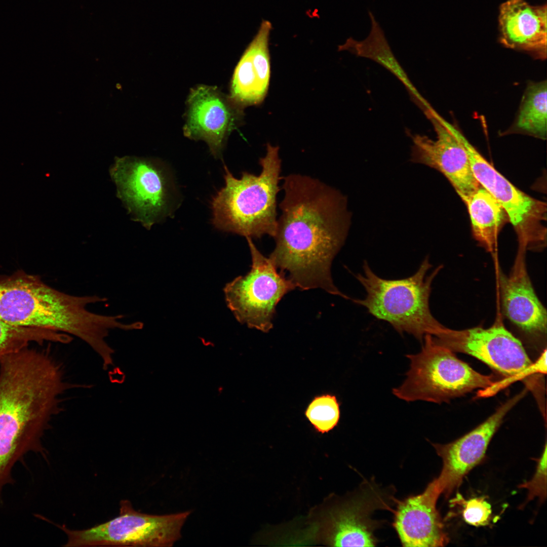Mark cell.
<instances>
[{
    "label": "cell",
    "mask_w": 547,
    "mask_h": 547,
    "mask_svg": "<svg viewBox=\"0 0 547 547\" xmlns=\"http://www.w3.org/2000/svg\"><path fill=\"white\" fill-rule=\"evenodd\" d=\"M526 250L518 248L507 276L498 269L503 313L524 333L541 336L546 333V311L537 296L527 270Z\"/></svg>",
    "instance_id": "2e32d148"
},
{
    "label": "cell",
    "mask_w": 547,
    "mask_h": 547,
    "mask_svg": "<svg viewBox=\"0 0 547 547\" xmlns=\"http://www.w3.org/2000/svg\"><path fill=\"white\" fill-rule=\"evenodd\" d=\"M368 14L371 22L368 35L362 41L352 37L338 46V51H347L357 57L371 59L388 70L403 84L412 101L423 111L431 107L429 103L420 95L393 54L385 37L384 32L370 10Z\"/></svg>",
    "instance_id": "d6986e66"
},
{
    "label": "cell",
    "mask_w": 547,
    "mask_h": 547,
    "mask_svg": "<svg viewBox=\"0 0 547 547\" xmlns=\"http://www.w3.org/2000/svg\"><path fill=\"white\" fill-rule=\"evenodd\" d=\"M463 202L469 213L475 238L487 251L493 252L506 216L504 209L481 186Z\"/></svg>",
    "instance_id": "ffe728a7"
},
{
    "label": "cell",
    "mask_w": 547,
    "mask_h": 547,
    "mask_svg": "<svg viewBox=\"0 0 547 547\" xmlns=\"http://www.w3.org/2000/svg\"><path fill=\"white\" fill-rule=\"evenodd\" d=\"M271 23L263 20L238 63L230 97L240 106L260 104L267 93L270 74L268 42Z\"/></svg>",
    "instance_id": "e0dca14e"
},
{
    "label": "cell",
    "mask_w": 547,
    "mask_h": 547,
    "mask_svg": "<svg viewBox=\"0 0 547 547\" xmlns=\"http://www.w3.org/2000/svg\"><path fill=\"white\" fill-rule=\"evenodd\" d=\"M434 337L453 352L475 357L503 376V380L491 386V392L521 380L531 392L538 406L545 405L543 376L546 372V349L533 363L520 341L499 321L488 328L478 326L455 330L446 327Z\"/></svg>",
    "instance_id": "5b68a950"
},
{
    "label": "cell",
    "mask_w": 547,
    "mask_h": 547,
    "mask_svg": "<svg viewBox=\"0 0 547 547\" xmlns=\"http://www.w3.org/2000/svg\"><path fill=\"white\" fill-rule=\"evenodd\" d=\"M546 82L530 83L527 87L517 119V128L544 138L547 127Z\"/></svg>",
    "instance_id": "44dd1931"
},
{
    "label": "cell",
    "mask_w": 547,
    "mask_h": 547,
    "mask_svg": "<svg viewBox=\"0 0 547 547\" xmlns=\"http://www.w3.org/2000/svg\"><path fill=\"white\" fill-rule=\"evenodd\" d=\"M537 465L535 473L530 481L520 484L518 487L528 490V495L525 504L535 497L542 502L546 498V445L541 457L537 459ZM524 504V505H525Z\"/></svg>",
    "instance_id": "d4e9b609"
},
{
    "label": "cell",
    "mask_w": 547,
    "mask_h": 547,
    "mask_svg": "<svg viewBox=\"0 0 547 547\" xmlns=\"http://www.w3.org/2000/svg\"><path fill=\"white\" fill-rule=\"evenodd\" d=\"M498 22L503 45L546 57V5L533 6L524 0H507L500 6Z\"/></svg>",
    "instance_id": "ac0fdd59"
},
{
    "label": "cell",
    "mask_w": 547,
    "mask_h": 547,
    "mask_svg": "<svg viewBox=\"0 0 547 547\" xmlns=\"http://www.w3.org/2000/svg\"><path fill=\"white\" fill-rule=\"evenodd\" d=\"M118 197L134 220L148 229L171 215L176 193L166 169L149 159L116 158L110 168Z\"/></svg>",
    "instance_id": "ba28073f"
},
{
    "label": "cell",
    "mask_w": 547,
    "mask_h": 547,
    "mask_svg": "<svg viewBox=\"0 0 547 547\" xmlns=\"http://www.w3.org/2000/svg\"><path fill=\"white\" fill-rule=\"evenodd\" d=\"M266 150L259 175L244 172L237 178L224 166L225 185L211 203L216 228L251 239L276 235L282 161L278 146L268 143Z\"/></svg>",
    "instance_id": "3957f363"
},
{
    "label": "cell",
    "mask_w": 547,
    "mask_h": 547,
    "mask_svg": "<svg viewBox=\"0 0 547 547\" xmlns=\"http://www.w3.org/2000/svg\"><path fill=\"white\" fill-rule=\"evenodd\" d=\"M305 415L317 431L324 433L332 429L340 417L335 396L325 395L316 397L307 408Z\"/></svg>",
    "instance_id": "603a6c76"
},
{
    "label": "cell",
    "mask_w": 547,
    "mask_h": 547,
    "mask_svg": "<svg viewBox=\"0 0 547 547\" xmlns=\"http://www.w3.org/2000/svg\"><path fill=\"white\" fill-rule=\"evenodd\" d=\"M441 494L434 481L424 491L397 501L393 526L405 546H443L449 542L436 503Z\"/></svg>",
    "instance_id": "9a60e30c"
},
{
    "label": "cell",
    "mask_w": 547,
    "mask_h": 547,
    "mask_svg": "<svg viewBox=\"0 0 547 547\" xmlns=\"http://www.w3.org/2000/svg\"><path fill=\"white\" fill-rule=\"evenodd\" d=\"M525 393L523 390L508 400L485 421L456 440L446 444H433L443 461L440 475L434 480L441 494L449 496L460 485L464 476L483 460L504 417Z\"/></svg>",
    "instance_id": "4fadbf2b"
},
{
    "label": "cell",
    "mask_w": 547,
    "mask_h": 547,
    "mask_svg": "<svg viewBox=\"0 0 547 547\" xmlns=\"http://www.w3.org/2000/svg\"><path fill=\"white\" fill-rule=\"evenodd\" d=\"M390 492L373 481L365 482L348 499L328 513L324 521L325 542L334 546H375L374 532L380 523L371 516L376 510H389L397 501Z\"/></svg>",
    "instance_id": "8fae6325"
},
{
    "label": "cell",
    "mask_w": 547,
    "mask_h": 547,
    "mask_svg": "<svg viewBox=\"0 0 547 547\" xmlns=\"http://www.w3.org/2000/svg\"><path fill=\"white\" fill-rule=\"evenodd\" d=\"M276 245L268 258L302 290L320 288L339 296L331 274L349 226L346 199L318 179L299 174L282 177Z\"/></svg>",
    "instance_id": "6da1fadb"
},
{
    "label": "cell",
    "mask_w": 547,
    "mask_h": 547,
    "mask_svg": "<svg viewBox=\"0 0 547 547\" xmlns=\"http://www.w3.org/2000/svg\"><path fill=\"white\" fill-rule=\"evenodd\" d=\"M97 301L96 295L67 294L22 271L0 279V319L16 326L53 330L84 341L97 328L98 315L88 307Z\"/></svg>",
    "instance_id": "7a4b0ae2"
},
{
    "label": "cell",
    "mask_w": 547,
    "mask_h": 547,
    "mask_svg": "<svg viewBox=\"0 0 547 547\" xmlns=\"http://www.w3.org/2000/svg\"><path fill=\"white\" fill-rule=\"evenodd\" d=\"M186 137L202 140L215 158L221 157L228 136L242 120L243 107L214 86L200 85L187 99Z\"/></svg>",
    "instance_id": "7c38bea8"
},
{
    "label": "cell",
    "mask_w": 547,
    "mask_h": 547,
    "mask_svg": "<svg viewBox=\"0 0 547 547\" xmlns=\"http://www.w3.org/2000/svg\"><path fill=\"white\" fill-rule=\"evenodd\" d=\"M406 357L410 369L403 383L393 393L407 402H447L496 381L492 375L482 374L459 360L431 335L425 336L418 353Z\"/></svg>",
    "instance_id": "8992f818"
},
{
    "label": "cell",
    "mask_w": 547,
    "mask_h": 547,
    "mask_svg": "<svg viewBox=\"0 0 547 547\" xmlns=\"http://www.w3.org/2000/svg\"><path fill=\"white\" fill-rule=\"evenodd\" d=\"M454 502L462 504V516L468 524L475 526H484L489 524L492 510L491 505L483 497H476L465 500L458 494Z\"/></svg>",
    "instance_id": "cb8c5ba5"
},
{
    "label": "cell",
    "mask_w": 547,
    "mask_h": 547,
    "mask_svg": "<svg viewBox=\"0 0 547 547\" xmlns=\"http://www.w3.org/2000/svg\"><path fill=\"white\" fill-rule=\"evenodd\" d=\"M428 257L413 275L395 280L376 275L365 261L363 272L356 275L366 294L353 301L376 319L387 322L399 333H406L421 341L426 335L436 336L446 328L433 316L429 307L432 283L442 266L430 274Z\"/></svg>",
    "instance_id": "277c9868"
},
{
    "label": "cell",
    "mask_w": 547,
    "mask_h": 547,
    "mask_svg": "<svg viewBox=\"0 0 547 547\" xmlns=\"http://www.w3.org/2000/svg\"><path fill=\"white\" fill-rule=\"evenodd\" d=\"M246 239L251 268L245 276H239L226 285L225 298L228 307L240 323L268 332L272 328L277 304L296 287L284 274L278 272L251 238Z\"/></svg>",
    "instance_id": "30bf717a"
},
{
    "label": "cell",
    "mask_w": 547,
    "mask_h": 547,
    "mask_svg": "<svg viewBox=\"0 0 547 547\" xmlns=\"http://www.w3.org/2000/svg\"><path fill=\"white\" fill-rule=\"evenodd\" d=\"M191 513L154 515L135 510L128 500L120 502L119 515L84 530L58 525L67 535L65 547L96 546H172L181 537V529Z\"/></svg>",
    "instance_id": "52a82bcc"
},
{
    "label": "cell",
    "mask_w": 547,
    "mask_h": 547,
    "mask_svg": "<svg viewBox=\"0 0 547 547\" xmlns=\"http://www.w3.org/2000/svg\"><path fill=\"white\" fill-rule=\"evenodd\" d=\"M447 129L464 147L473 174L501 205L517 233L519 247L539 250L546 245L545 203L519 190L500 174L453 124Z\"/></svg>",
    "instance_id": "9c48e42d"
},
{
    "label": "cell",
    "mask_w": 547,
    "mask_h": 547,
    "mask_svg": "<svg viewBox=\"0 0 547 547\" xmlns=\"http://www.w3.org/2000/svg\"><path fill=\"white\" fill-rule=\"evenodd\" d=\"M67 334L53 330L13 325L0 319V358L27 347L32 342L68 343Z\"/></svg>",
    "instance_id": "7402d4cb"
},
{
    "label": "cell",
    "mask_w": 547,
    "mask_h": 547,
    "mask_svg": "<svg viewBox=\"0 0 547 547\" xmlns=\"http://www.w3.org/2000/svg\"><path fill=\"white\" fill-rule=\"evenodd\" d=\"M437 113L432 108L424 113L434 128L436 139L409 133L413 142L411 160L440 172L464 201L481 185L473 174L464 147L437 118Z\"/></svg>",
    "instance_id": "5bb4252c"
}]
</instances>
